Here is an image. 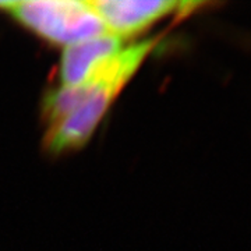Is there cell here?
Returning a JSON list of instances; mask_svg holds the SVG:
<instances>
[{
  "mask_svg": "<svg viewBox=\"0 0 251 251\" xmlns=\"http://www.w3.org/2000/svg\"><path fill=\"white\" fill-rule=\"evenodd\" d=\"M159 38H148L123 48L90 80L77 109L62 123L46 128L44 145L49 153L60 155L82 148L125 87L152 53Z\"/></svg>",
  "mask_w": 251,
  "mask_h": 251,
  "instance_id": "6da1fadb",
  "label": "cell"
},
{
  "mask_svg": "<svg viewBox=\"0 0 251 251\" xmlns=\"http://www.w3.org/2000/svg\"><path fill=\"white\" fill-rule=\"evenodd\" d=\"M0 10L49 44L64 48L108 32L87 0H11L0 1Z\"/></svg>",
  "mask_w": 251,
  "mask_h": 251,
  "instance_id": "7a4b0ae2",
  "label": "cell"
},
{
  "mask_svg": "<svg viewBox=\"0 0 251 251\" xmlns=\"http://www.w3.org/2000/svg\"><path fill=\"white\" fill-rule=\"evenodd\" d=\"M108 32L122 39L138 35L172 14H190L202 3L175 0H87Z\"/></svg>",
  "mask_w": 251,
  "mask_h": 251,
  "instance_id": "3957f363",
  "label": "cell"
},
{
  "mask_svg": "<svg viewBox=\"0 0 251 251\" xmlns=\"http://www.w3.org/2000/svg\"><path fill=\"white\" fill-rule=\"evenodd\" d=\"M123 48V39L110 32L66 46L59 66L62 85H78L88 81Z\"/></svg>",
  "mask_w": 251,
  "mask_h": 251,
  "instance_id": "277c9868",
  "label": "cell"
}]
</instances>
